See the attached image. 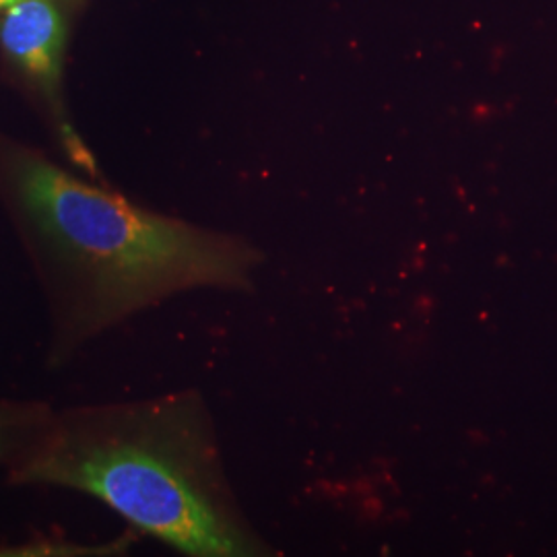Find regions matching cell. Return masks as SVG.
<instances>
[{"instance_id": "cell-4", "label": "cell", "mask_w": 557, "mask_h": 557, "mask_svg": "<svg viewBox=\"0 0 557 557\" xmlns=\"http://www.w3.org/2000/svg\"><path fill=\"white\" fill-rule=\"evenodd\" d=\"M17 2H21V0H0V13H2V11H7L9 7L17 4Z\"/></svg>"}, {"instance_id": "cell-2", "label": "cell", "mask_w": 557, "mask_h": 557, "mask_svg": "<svg viewBox=\"0 0 557 557\" xmlns=\"http://www.w3.org/2000/svg\"><path fill=\"white\" fill-rule=\"evenodd\" d=\"M25 471L96 496L182 554H269L234 510L215 446L193 403L168 400L119 436L62 438Z\"/></svg>"}, {"instance_id": "cell-3", "label": "cell", "mask_w": 557, "mask_h": 557, "mask_svg": "<svg viewBox=\"0 0 557 557\" xmlns=\"http://www.w3.org/2000/svg\"><path fill=\"white\" fill-rule=\"evenodd\" d=\"M0 15V46L7 57L44 89H57L66 44L59 0H21Z\"/></svg>"}, {"instance_id": "cell-1", "label": "cell", "mask_w": 557, "mask_h": 557, "mask_svg": "<svg viewBox=\"0 0 557 557\" xmlns=\"http://www.w3.org/2000/svg\"><path fill=\"white\" fill-rule=\"evenodd\" d=\"M15 190L48 250L114 317L193 287H248L260 262L244 239L139 209L40 158L15 165Z\"/></svg>"}]
</instances>
